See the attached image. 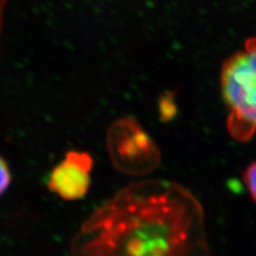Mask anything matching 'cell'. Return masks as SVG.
I'll return each instance as SVG.
<instances>
[{"label":"cell","mask_w":256,"mask_h":256,"mask_svg":"<svg viewBox=\"0 0 256 256\" xmlns=\"http://www.w3.org/2000/svg\"><path fill=\"white\" fill-rule=\"evenodd\" d=\"M93 164L89 153L70 150L52 169L47 182L48 188L66 201L82 198L90 189Z\"/></svg>","instance_id":"obj_4"},{"label":"cell","mask_w":256,"mask_h":256,"mask_svg":"<svg viewBox=\"0 0 256 256\" xmlns=\"http://www.w3.org/2000/svg\"><path fill=\"white\" fill-rule=\"evenodd\" d=\"M6 4V0H0V34H2V18H4V11Z\"/></svg>","instance_id":"obj_7"},{"label":"cell","mask_w":256,"mask_h":256,"mask_svg":"<svg viewBox=\"0 0 256 256\" xmlns=\"http://www.w3.org/2000/svg\"><path fill=\"white\" fill-rule=\"evenodd\" d=\"M220 84L228 111L226 128L238 142H249L256 134V38L222 64Z\"/></svg>","instance_id":"obj_2"},{"label":"cell","mask_w":256,"mask_h":256,"mask_svg":"<svg viewBox=\"0 0 256 256\" xmlns=\"http://www.w3.org/2000/svg\"><path fill=\"white\" fill-rule=\"evenodd\" d=\"M70 256H210L202 204L170 180L130 184L80 226Z\"/></svg>","instance_id":"obj_1"},{"label":"cell","mask_w":256,"mask_h":256,"mask_svg":"<svg viewBox=\"0 0 256 256\" xmlns=\"http://www.w3.org/2000/svg\"><path fill=\"white\" fill-rule=\"evenodd\" d=\"M242 180L251 198L256 204V162L250 164L244 170Z\"/></svg>","instance_id":"obj_5"},{"label":"cell","mask_w":256,"mask_h":256,"mask_svg":"<svg viewBox=\"0 0 256 256\" xmlns=\"http://www.w3.org/2000/svg\"><path fill=\"white\" fill-rule=\"evenodd\" d=\"M106 144L111 164L123 174L148 175L162 162V152L157 144L132 116L118 118L110 125Z\"/></svg>","instance_id":"obj_3"},{"label":"cell","mask_w":256,"mask_h":256,"mask_svg":"<svg viewBox=\"0 0 256 256\" xmlns=\"http://www.w3.org/2000/svg\"><path fill=\"white\" fill-rule=\"evenodd\" d=\"M11 172L6 160L0 156V196L10 186Z\"/></svg>","instance_id":"obj_6"}]
</instances>
